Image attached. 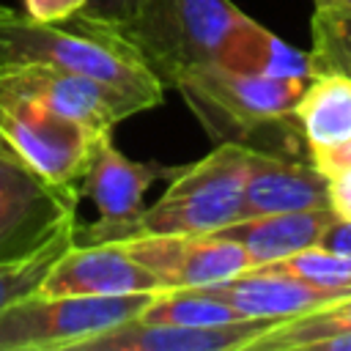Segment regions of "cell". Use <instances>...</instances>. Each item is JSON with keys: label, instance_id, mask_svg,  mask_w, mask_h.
<instances>
[{"label": "cell", "instance_id": "cell-10", "mask_svg": "<svg viewBox=\"0 0 351 351\" xmlns=\"http://www.w3.org/2000/svg\"><path fill=\"white\" fill-rule=\"evenodd\" d=\"M162 288V280L123 241H74L38 285L49 296H129L156 293Z\"/></svg>", "mask_w": 351, "mask_h": 351}, {"label": "cell", "instance_id": "cell-24", "mask_svg": "<svg viewBox=\"0 0 351 351\" xmlns=\"http://www.w3.org/2000/svg\"><path fill=\"white\" fill-rule=\"evenodd\" d=\"M88 0H25V14L41 22H66L85 8Z\"/></svg>", "mask_w": 351, "mask_h": 351}, {"label": "cell", "instance_id": "cell-17", "mask_svg": "<svg viewBox=\"0 0 351 351\" xmlns=\"http://www.w3.org/2000/svg\"><path fill=\"white\" fill-rule=\"evenodd\" d=\"M293 115L313 156L351 143V77L315 74L299 96Z\"/></svg>", "mask_w": 351, "mask_h": 351}, {"label": "cell", "instance_id": "cell-25", "mask_svg": "<svg viewBox=\"0 0 351 351\" xmlns=\"http://www.w3.org/2000/svg\"><path fill=\"white\" fill-rule=\"evenodd\" d=\"M329 208L340 219H351V167L329 176Z\"/></svg>", "mask_w": 351, "mask_h": 351}, {"label": "cell", "instance_id": "cell-12", "mask_svg": "<svg viewBox=\"0 0 351 351\" xmlns=\"http://www.w3.org/2000/svg\"><path fill=\"white\" fill-rule=\"evenodd\" d=\"M274 324L266 318H241L217 326H181L134 318L88 340L80 351H241Z\"/></svg>", "mask_w": 351, "mask_h": 351}, {"label": "cell", "instance_id": "cell-15", "mask_svg": "<svg viewBox=\"0 0 351 351\" xmlns=\"http://www.w3.org/2000/svg\"><path fill=\"white\" fill-rule=\"evenodd\" d=\"M337 214L332 208H307V211H282V214H263L239 219L217 233L236 239L247 255L252 269L269 266L277 261L291 258L299 250L315 247Z\"/></svg>", "mask_w": 351, "mask_h": 351}, {"label": "cell", "instance_id": "cell-3", "mask_svg": "<svg viewBox=\"0 0 351 351\" xmlns=\"http://www.w3.org/2000/svg\"><path fill=\"white\" fill-rule=\"evenodd\" d=\"M307 82L310 80L296 77L244 74L208 60L178 71L170 85L186 99L208 134L225 143L244 137L263 123L293 115Z\"/></svg>", "mask_w": 351, "mask_h": 351}, {"label": "cell", "instance_id": "cell-5", "mask_svg": "<svg viewBox=\"0 0 351 351\" xmlns=\"http://www.w3.org/2000/svg\"><path fill=\"white\" fill-rule=\"evenodd\" d=\"M239 16L241 11L230 0H143L121 33L170 85L178 71L214 60Z\"/></svg>", "mask_w": 351, "mask_h": 351}, {"label": "cell", "instance_id": "cell-9", "mask_svg": "<svg viewBox=\"0 0 351 351\" xmlns=\"http://www.w3.org/2000/svg\"><path fill=\"white\" fill-rule=\"evenodd\" d=\"M165 288H203L252 269L247 250L222 233H159L123 241Z\"/></svg>", "mask_w": 351, "mask_h": 351}, {"label": "cell", "instance_id": "cell-6", "mask_svg": "<svg viewBox=\"0 0 351 351\" xmlns=\"http://www.w3.org/2000/svg\"><path fill=\"white\" fill-rule=\"evenodd\" d=\"M80 195L77 186L44 178L0 137V263L27 258L74 230Z\"/></svg>", "mask_w": 351, "mask_h": 351}, {"label": "cell", "instance_id": "cell-4", "mask_svg": "<svg viewBox=\"0 0 351 351\" xmlns=\"http://www.w3.org/2000/svg\"><path fill=\"white\" fill-rule=\"evenodd\" d=\"M151 296H49L33 291L0 313V351H80L88 340L134 321Z\"/></svg>", "mask_w": 351, "mask_h": 351}, {"label": "cell", "instance_id": "cell-1", "mask_svg": "<svg viewBox=\"0 0 351 351\" xmlns=\"http://www.w3.org/2000/svg\"><path fill=\"white\" fill-rule=\"evenodd\" d=\"M22 63H44L110 82L140 96L148 107L162 104L167 88L140 49L115 27L80 14L66 22H41L0 5V69Z\"/></svg>", "mask_w": 351, "mask_h": 351}, {"label": "cell", "instance_id": "cell-20", "mask_svg": "<svg viewBox=\"0 0 351 351\" xmlns=\"http://www.w3.org/2000/svg\"><path fill=\"white\" fill-rule=\"evenodd\" d=\"M310 69L315 74L351 77V14L335 8H315Z\"/></svg>", "mask_w": 351, "mask_h": 351}, {"label": "cell", "instance_id": "cell-16", "mask_svg": "<svg viewBox=\"0 0 351 351\" xmlns=\"http://www.w3.org/2000/svg\"><path fill=\"white\" fill-rule=\"evenodd\" d=\"M225 69L244 71V74H266V77H296L310 80V55L288 47L271 30L241 14L236 25L228 30L222 44L214 52V60Z\"/></svg>", "mask_w": 351, "mask_h": 351}, {"label": "cell", "instance_id": "cell-18", "mask_svg": "<svg viewBox=\"0 0 351 351\" xmlns=\"http://www.w3.org/2000/svg\"><path fill=\"white\" fill-rule=\"evenodd\" d=\"M346 332H351V299L277 321L252 340L250 351H313L321 340Z\"/></svg>", "mask_w": 351, "mask_h": 351}, {"label": "cell", "instance_id": "cell-13", "mask_svg": "<svg viewBox=\"0 0 351 351\" xmlns=\"http://www.w3.org/2000/svg\"><path fill=\"white\" fill-rule=\"evenodd\" d=\"M307 208H329V176L315 165L288 162L250 148L241 219Z\"/></svg>", "mask_w": 351, "mask_h": 351}, {"label": "cell", "instance_id": "cell-28", "mask_svg": "<svg viewBox=\"0 0 351 351\" xmlns=\"http://www.w3.org/2000/svg\"><path fill=\"white\" fill-rule=\"evenodd\" d=\"M315 8H335L351 14V0H315Z\"/></svg>", "mask_w": 351, "mask_h": 351}, {"label": "cell", "instance_id": "cell-7", "mask_svg": "<svg viewBox=\"0 0 351 351\" xmlns=\"http://www.w3.org/2000/svg\"><path fill=\"white\" fill-rule=\"evenodd\" d=\"M104 134L110 132H93L27 96L0 90V137L55 184L82 189L85 170Z\"/></svg>", "mask_w": 351, "mask_h": 351}, {"label": "cell", "instance_id": "cell-2", "mask_svg": "<svg viewBox=\"0 0 351 351\" xmlns=\"http://www.w3.org/2000/svg\"><path fill=\"white\" fill-rule=\"evenodd\" d=\"M250 148L219 143L200 162L176 167L167 189L129 222H93L74 230V241H126L159 233H217L244 217V178Z\"/></svg>", "mask_w": 351, "mask_h": 351}, {"label": "cell", "instance_id": "cell-8", "mask_svg": "<svg viewBox=\"0 0 351 351\" xmlns=\"http://www.w3.org/2000/svg\"><path fill=\"white\" fill-rule=\"evenodd\" d=\"M0 90L27 96L66 118L85 123L93 132H112V126L123 118L151 110L140 96L123 88L44 63L3 66Z\"/></svg>", "mask_w": 351, "mask_h": 351}, {"label": "cell", "instance_id": "cell-23", "mask_svg": "<svg viewBox=\"0 0 351 351\" xmlns=\"http://www.w3.org/2000/svg\"><path fill=\"white\" fill-rule=\"evenodd\" d=\"M140 3L143 0H88L85 8L80 11V16L107 25V27H115V30H123L134 19Z\"/></svg>", "mask_w": 351, "mask_h": 351}, {"label": "cell", "instance_id": "cell-14", "mask_svg": "<svg viewBox=\"0 0 351 351\" xmlns=\"http://www.w3.org/2000/svg\"><path fill=\"white\" fill-rule=\"evenodd\" d=\"M170 176L173 167H162L156 162H134L126 154H121L110 132L99 140L90 156V165L82 178V195H88L96 203L99 222H129L145 208L148 186Z\"/></svg>", "mask_w": 351, "mask_h": 351}, {"label": "cell", "instance_id": "cell-11", "mask_svg": "<svg viewBox=\"0 0 351 351\" xmlns=\"http://www.w3.org/2000/svg\"><path fill=\"white\" fill-rule=\"evenodd\" d=\"M203 288L225 299L241 318H266V321H285L351 299L348 291L318 288L274 266H255L225 282L203 285Z\"/></svg>", "mask_w": 351, "mask_h": 351}, {"label": "cell", "instance_id": "cell-19", "mask_svg": "<svg viewBox=\"0 0 351 351\" xmlns=\"http://www.w3.org/2000/svg\"><path fill=\"white\" fill-rule=\"evenodd\" d=\"M140 321L181 324V326H217L241 321V315L206 288H162L137 315Z\"/></svg>", "mask_w": 351, "mask_h": 351}, {"label": "cell", "instance_id": "cell-22", "mask_svg": "<svg viewBox=\"0 0 351 351\" xmlns=\"http://www.w3.org/2000/svg\"><path fill=\"white\" fill-rule=\"evenodd\" d=\"M280 271H288L293 277H302L318 288H332V291H348L351 293V258H343L332 250L324 247H307L293 252L285 261L269 263Z\"/></svg>", "mask_w": 351, "mask_h": 351}, {"label": "cell", "instance_id": "cell-21", "mask_svg": "<svg viewBox=\"0 0 351 351\" xmlns=\"http://www.w3.org/2000/svg\"><path fill=\"white\" fill-rule=\"evenodd\" d=\"M74 230L60 233L55 241H49L47 247H41L38 252H33L27 258L11 261V263H0V313L8 304H14L16 299L38 291V285L44 282L49 266L74 244Z\"/></svg>", "mask_w": 351, "mask_h": 351}, {"label": "cell", "instance_id": "cell-26", "mask_svg": "<svg viewBox=\"0 0 351 351\" xmlns=\"http://www.w3.org/2000/svg\"><path fill=\"white\" fill-rule=\"evenodd\" d=\"M318 247L332 250V252H337V255H343V258H351V219L335 217V219L329 222V228L324 230Z\"/></svg>", "mask_w": 351, "mask_h": 351}, {"label": "cell", "instance_id": "cell-27", "mask_svg": "<svg viewBox=\"0 0 351 351\" xmlns=\"http://www.w3.org/2000/svg\"><path fill=\"white\" fill-rule=\"evenodd\" d=\"M313 165H315L321 173H326V176L351 167V143H346V145H340V148H332V151H326V154H321V156H313Z\"/></svg>", "mask_w": 351, "mask_h": 351}]
</instances>
